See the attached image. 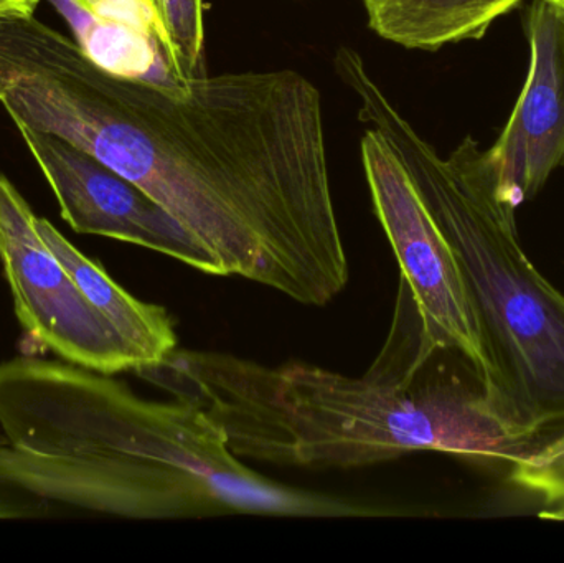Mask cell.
<instances>
[{
	"instance_id": "6da1fadb",
	"label": "cell",
	"mask_w": 564,
	"mask_h": 563,
	"mask_svg": "<svg viewBox=\"0 0 564 563\" xmlns=\"http://www.w3.org/2000/svg\"><path fill=\"white\" fill-rule=\"evenodd\" d=\"M0 105L151 195L221 277L327 306L347 288L317 86L294 69L118 75L35 15L0 17Z\"/></svg>"
},
{
	"instance_id": "7a4b0ae2",
	"label": "cell",
	"mask_w": 564,
	"mask_h": 563,
	"mask_svg": "<svg viewBox=\"0 0 564 563\" xmlns=\"http://www.w3.org/2000/svg\"><path fill=\"white\" fill-rule=\"evenodd\" d=\"M0 485L135 521L393 518L390 506L291 488L248 468L191 400L155 402L65 360L0 362Z\"/></svg>"
},
{
	"instance_id": "3957f363",
	"label": "cell",
	"mask_w": 564,
	"mask_h": 563,
	"mask_svg": "<svg viewBox=\"0 0 564 563\" xmlns=\"http://www.w3.org/2000/svg\"><path fill=\"white\" fill-rule=\"evenodd\" d=\"M443 353L408 382L182 349L135 373L197 403L238 458L270 465L357 469L441 452L512 468L542 445L497 409L473 364L449 369Z\"/></svg>"
},
{
	"instance_id": "277c9868",
	"label": "cell",
	"mask_w": 564,
	"mask_h": 563,
	"mask_svg": "<svg viewBox=\"0 0 564 563\" xmlns=\"http://www.w3.org/2000/svg\"><path fill=\"white\" fill-rule=\"evenodd\" d=\"M334 66L357 96L360 121L397 152L456 255L489 367L490 399L539 440L562 430L564 294L523 253L517 210L497 194L486 151L467 136L441 158L394 108L360 53L340 46Z\"/></svg>"
},
{
	"instance_id": "5b68a950",
	"label": "cell",
	"mask_w": 564,
	"mask_h": 563,
	"mask_svg": "<svg viewBox=\"0 0 564 563\" xmlns=\"http://www.w3.org/2000/svg\"><path fill=\"white\" fill-rule=\"evenodd\" d=\"M361 164L375 214L400 267L390 337L370 370L410 380L434 354L466 357L487 390L489 367L456 255L397 152L375 129L361 138Z\"/></svg>"
},
{
	"instance_id": "8992f818",
	"label": "cell",
	"mask_w": 564,
	"mask_h": 563,
	"mask_svg": "<svg viewBox=\"0 0 564 563\" xmlns=\"http://www.w3.org/2000/svg\"><path fill=\"white\" fill-rule=\"evenodd\" d=\"M36 217L0 174V263L23 329L65 362L108 376L135 370L121 337L40 237Z\"/></svg>"
},
{
	"instance_id": "52a82bcc",
	"label": "cell",
	"mask_w": 564,
	"mask_h": 563,
	"mask_svg": "<svg viewBox=\"0 0 564 563\" xmlns=\"http://www.w3.org/2000/svg\"><path fill=\"white\" fill-rule=\"evenodd\" d=\"M17 128L73 230L148 248L221 277L214 255L141 187L56 136Z\"/></svg>"
},
{
	"instance_id": "ba28073f",
	"label": "cell",
	"mask_w": 564,
	"mask_h": 563,
	"mask_svg": "<svg viewBox=\"0 0 564 563\" xmlns=\"http://www.w3.org/2000/svg\"><path fill=\"white\" fill-rule=\"evenodd\" d=\"M525 30L529 75L506 128L486 151L497 194L516 210L564 165V19L552 3L533 0Z\"/></svg>"
},
{
	"instance_id": "9c48e42d",
	"label": "cell",
	"mask_w": 564,
	"mask_h": 563,
	"mask_svg": "<svg viewBox=\"0 0 564 563\" xmlns=\"http://www.w3.org/2000/svg\"><path fill=\"white\" fill-rule=\"evenodd\" d=\"M36 227L46 247L62 261L89 303L121 337L134 359L135 370L158 366L177 349L174 321L165 307L144 303L128 293L98 261L82 253L52 221L36 217Z\"/></svg>"
},
{
	"instance_id": "30bf717a",
	"label": "cell",
	"mask_w": 564,
	"mask_h": 563,
	"mask_svg": "<svg viewBox=\"0 0 564 563\" xmlns=\"http://www.w3.org/2000/svg\"><path fill=\"white\" fill-rule=\"evenodd\" d=\"M368 26L387 42L436 52L479 40L525 0H360Z\"/></svg>"
},
{
	"instance_id": "8fae6325",
	"label": "cell",
	"mask_w": 564,
	"mask_h": 563,
	"mask_svg": "<svg viewBox=\"0 0 564 563\" xmlns=\"http://www.w3.org/2000/svg\"><path fill=\"white\" fill-rule=\"evenodd\" d=\"M165 73L175 83L205 75L204 0H152Z\"/></svg>"
},
{
	"instance_id": "7c38bea8",
	"label": "cell",
	"mask_w": 564,
	"mask_h": 563,
	"mask_svg": "<svg viewBox=\"0 0 564 563\" xmlns=\"http://www.w3.org/2000/svg\"><path fill=\"white\" fill-rule=\"evenodd\" d=\"M513 485L539 496L542 506L564 501V426L510 472Z\"/></svg>"
},
{
	"instance_id": "4fadbf2b",
	"label": "cell",
	"mask_w": 564,
	"mask_h": 563,
	"mask_svg": "<svg viewBox=\"0 0 564 563\" xmlns=\"http://www.w3.org/2000/svg\"><path fill=\"white\" fill-rule=\"evenodd\" d=\"M39 0H0V15H33Z\"/></svg>"
},
{
	"instance_id": "5bb4252c",
	"label": "cell",
	"mask_w": 564,
	"mask_h": 563,
	"mask_svg": "<svg viewBox=\"0 0 564 563\" xmlns=\"http://www.w3.org/2000/svg\"><path fill=\"white\" fill-rule=\"evenodd\" d=\"M546 2L552 3V6L555 7V9L558 10L560 13H562V17L564 19V0H546Z\"/></svg>"
},
{
	"instance_id": "9a60e30c",
	"label": "cell",
	"mask_w": 564,
	"mask_h": 563,
	"mask_svg": "<svg viewBox=\"0 0 564 563\" xmlns=\"http://www.w3.org/2000/svg\"><path fill=\"white\" fill-rule=\"evenodd\" d=\"M149 2H152V0H149ZM152 3H154V2H152Z\"/></svg>"
}]
</instances>
